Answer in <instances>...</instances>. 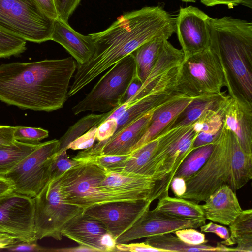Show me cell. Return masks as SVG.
<instances>
[{
	"mask_svg": "<svg viewBox=\"0 0 252 252\" xmlns=\"http://www.w3.org/2000/svg\"><path fill=\"white\" fill-rule=\"evenodd\" d=\"M175 32V18L159 6L144 7L121 15L104 31L90 34L94 52L77 65L67 96H73L100 74L144 43L155 38H169Z\"/></svg>",
	"mask_w": 252,
	"mask_h": 252,
	"instance_id": "obj_1",
	"label": "cell"
},
{
	"mask_svg": "<svg viewBox=\"0 0 252 252\" xmlns=\"http://www.w3.org/2000/svg\"><path fill=\"white\" fill-rule=\"evenodd\" d=\"M77 63L71 56L0 65V100L23 109L50 112L67 98Z\"/></svg>",
	"mask_w": 252,
	"mask_h": 252,
	"instance_id": "obj_2",
	"label": "cell"
},
{
	"mask_svg": "<svg viewBox=\"0 0 252 252\" xmlns=\"http://www.w3.org/2000/svg\"><path fill=\"white\" fill-rule=\"evenodd\" d=\"M210 47L218 57L228 95L252 107V23L209 17Z\"/></svg>",
	"mask_w": 252,
	"mask_h": 252,
	"instance_id": "obj_3",
	"label": "cell"
},
{
	"mask_svg": "<svg viewBox=\"0 0 252 252\" xmlns=\"http://www.w3.org/2000/svg\"><path fill=\"white\" fill-rule=\"evenodd\" d=\"M232 133L223 125L214 141L211 154L204 165L187 179L181 197L197 203L205 200L221 186H229L231 177Z\"/></svg>",
	"mask_w": 252,
	"mask_h": 252,
	"instance_id": "obj_4",
	"label": "cell"
},
{
	"mask_svg": "<svg viewBox=\"0 0 252 252\" xmlns=\"http://www.w3.org/2000/svg\"><path fill=\"white\" fill-rule=\"evenodd\" d=\"M224 86L221 63L211 47L184 58L177 75V87L180 92L197 98L220 94Z\"/></svg>",
	"mask_w": 252,
	"mask_h": 252,
	"instance_id": "obj_5",
	"label": "cell"
},
{
	"mask_svg": "<svg viewBox=\"0 0 252 252\" xmlns=\"http://www.w3.org/2000/svg\"><path fill=\"white\" fill-rule=\"evenodd\" d=\"M54 20L34 0H0V30L26 41L50 40Z\"/></svg>",
	"mask_w": 252,
	"mask_h": 252,
	"instance_id": "obj_6",
	"label": "cell"
},
{
	"mask_svg": "<svg viewBox=\"0 0 252 252\" xmlns=\"http://www.w3.org/2000/svg\"><path fill=\"white\" fill-rule=\"evenodd\" d=\"M111 67L85 97L72 107L74 114L87 111L105 113L120 105L124 94L136 73L133 54L126 56Z\"/></svg>",
	"mask_w": 252,
	"mask_h": 252,
	"instance_id": "obj_7",
	"label": "cell"
},
{
	"mask_svg": "<svg viewBox=\"0 0 252 252\" xmlns=\"http://www.w3.org/2000/svg\"><path fill=\"white\" fill-rule=\"evenodd\" d=\"M33 199L34 232L37 240L50 237L61 240L66 224L84 211L81 207L63 201L57 178L50 179Z\"/></svg>",
	"mask_w": 252,
	"mask_h": 252,
	"instance_id": "obj_8",
	"label": "cell"
},
{
	"mask_svg": "<svg viewBox=\"0 0 252 252\" xmlns=\"http://www.w3.org/2000/svg\"><path fill=\"white\" fill-rule=\"evenodd\" d=\"M59 140L40 143L16 166L4 175L13 183L14 192L31 198L36 196L50 180L51 169Z\"/></svg>",
	"mask_w": 252,
	"mask_h": 252,
	"instance_id": "obj_9",
	"label": "cell"
},
{
	"mask_svg": "<svg viewBox=\"0 0 252 252\" xmlns=\"http://www.w3.org/2000/svg\"><path fill=\"white\" fill-rule=\"evenodd\" d=\"M34 210L33 198L13 192L0 199V233L7 234L17 240L36 239Z\"/></svg>",
	"mask_w": 252,
	"mask_h": 252,
	"instance_id": "obj_10",
	"label": "cell"
},
{
	"mask_svg": "<svg viewBox=\"0 0 252 252\" xmlns=\"http://www.w3.org/2000/svg\"><path fill=\"white\" fill-rule=\"evenodd\" d=\"M151 203L144 200L111 202L91 206L84 213L102 223L116 240L149 210Z\"/></svg>",
	"mask_w": 252,
	"mask_h": 252,
	"instance_id": "obj_11",
	"label": "cell"
},
{
	"mask_svg": "<svg viewBox=\"0 0 252 252\" xmlns=\"http://www.w3.org/2000/svg\"><path fill=\"white\" fill-rule=\"evenodd\" d=\"M209 16L192 6L181 8L175 18V32L184 58L210 47Z\"/></svg>",
	"mask_w": 252,
	"mask_h": 252,
	"instance_id": "obj_12",
	"label": "cell"
},
{
	"mask_svg": "<svg viewBox=\"0 0 252 252\" xmlns=\"http://www.w3.org/2000/svg\"><path fill=\"white\" fill-rule=\"evenodd\" d=\"M206 221L182 218L155 209L147 211L128 230L116 239V243H126L131 241L166 233H173L179 229L197 228Z\"/></svg>",
	"mask_w": 252,
	"mask_h": 252,
	"instance_id": "obj_13",
	"label": "cell"
},
{
	"mask_svg": "<svg viewBox=\"0 0 252 252\" xmlns=\"http://www.w3.org/2000/svg\"><path fill=\"white\" fill-rule=\"evenodd\" d=\"M189 126L190 125L178 127L168 126L156 137L132 151L125 166L119 173L126 176L152 179L155 158Z\"/></svg>",
	"mask_w": 252,
	"mask_h": 252,
	"instance_id": "obj_14",
	"label": "cell"
},
{
	"mask_svg": "<svg viewBox=\"0 0 252 252\" xmlns=\"http://www.w3.org/2000/svg\"><path fill=\"white\" fill-rule=\"evenodd\" d=\"M65 236L97 252H115L116 240L100 221L84 212L72 218L62 231Z\"/></svg>",
	"mask_w": 252,
	"mask_h": 252,
	"instance_id": "obj_15",
	"label": "cell"
},
{
	"mask_svg": "<svg viewBox=\"0 0 252 252\" xmlns=\"http://www.w3.org/2000/svg\"><path fill=\"white\" fill-rule=\"evenodd\" d=\"M155 110L140 116L109 139L99 141L91 147L79 152L76 156L130 154L147 130Z\"/></svg>",
	"mask_w": 252,
	"mask_h": 252,
	"instance_id": "obj_16",
	"label": "cell"
},
{
	"mask_svg": "<svg viewBox=\"0 0 252 252\" xmlns=\"http://www.w3.org/2000/svg\"><path fill=\"white\" fill-rule=\"evenodd\" d=\"M201 205L204 217L213 222L229 225L242 212L235 191L224 184L212 193Z\"/></svg>",
	"mask_w": 252,
	"mask_h": 252,
	"instance_id": "obj_17",
	"label": "cell"
},
{
	"mask_svg": "<svg viewBox=\"0 0 252 252\" xmlns=\"http://www.w3.org/2000/svg\"><path fill=\"white\" fill-rule=\"evenodd\" d=\"M223 125L236 136L242 149L252 154V107L229 96L224 107Z\"/></svg>",
	"mask_w": 252,
	"mask_h": 252,
	"instance_id": "obj_18",
	"label": "cell"
},
{
	"mask_svg": "<svg viewBox=\"0 0 252 252\" xmlns=\"http://www.w3.org/2000/svg\"><path fill=\"white\" fill-rule=\"evenodd\" d=\"M51 40L63 46L75 60L77 66L87 62L94 52V43L90 34L77 32L68 23L59 19L54 20Z\"/></svg>",
	"mask_w": 252,
	"mask_h": 252,
	"instance_id": "obj_19",
	"label": "cell"
},
{
	"mask_svg": "<svg viewBox=\"0 0 252 252\" xmlns=\"http://www.w3.org/2000/svg\"><path fill=\"white\" fill-rule=\"evenodd\" d=\"M194 98L184 95L170 101L155 110L147 130L132 151L158 135Z\"/></svg>",
	"mask_w": 252,
	"mask_h": 252,
	"instance_id": "obj_20",
	"label": "cell"
},
{
	"mask_svg": "<svg viewBox=\"0 0 252 252\" xmlns=\"http://www.w3.org/2000/svg\"><path fill=\"white\" fill-rule=\"evenodd\" d=\"M225 92L193 99L168 126L178 127L189 125L195 122L206 111L220 108L224 104L229 97Z\"/></svg>",
	"mask_w": 252,
	"mask_h": 252,
	"instance_id": "obj_21",
	"label": "cell"
},
{
	"mask_svg": "<svg viewBox=\"0 0 252 252\" xmlns=\"http://www.w3.org/2000/svg\"><path fill=\"white\" fill-rule=\"evenodd\" d=\"M231 169L229 186L234 191L244 186L252 178V154L242 149L233 133Z\"/></svg>",
	"mask_w": 252,
	"mask_h": 252,
	"instance_id": "obj_22",
	"label": "cell"
},
{
	"mask_svg": "<svg viewBox=\"0 0 252 252\" xmlns=\"http://www.w3.org/2000/svg\"><path fill=\"white\" fill-rule=\"evenodd\" d=\"M155 248L163 250L165 252H235L234 248L226 247L222 243H218L214 247L202 244L190 245L187 244L171 233H166L147 237L145 241Z\"/></svg>",
	"mask_w": 252,
	"mask_h": 252,
	"instance_id": "obj_23",
	"label": "cell"
},
{
	"mask_svg": "<svg viewBox=\"0 0 252 252\" xmlns=\"http://www.w3.org/2000/svg\"><path fill=\"white\" fill-rule=\"evenodd\" d=\"M158 200L156 210L179 218L206 220L201 205L193 201L168 195Z\"/></svg>",
	"mask_w": 252,
	"mask_h": 252,
	"instance_id": "obj_24",
	"label": "cell"
},
{
	"mask_svg": "<svg viewBox=\"0 0 252 252\" xmlns=\"http://www.w3.org/2000/svg\"><path fill=\"white\" fill-rule=\"evenodd\" d=\"M168 38L167 36L155 38L132 53L135 61L136 73L143 82L151 73L164 41Z\"/></svg>",
	"mask_w": 252,
	"mask_h": 252,
	"instance_id": "obj_25",
	"label": "cell"
},
{
	"mask_svg": "<svg viewBox=\"0 0 252 252\" xmlns=\"http://www.w3.org/2000/svg\"><path fill=\"white\" fill-rule=\"evenodd\" d=\"M231 245L236 252H252V210H243L228 225Z\"/></svg>",
	"mask_w": 252,
	"mask_h": 252,
	"instance_id": "obj_26",
	"label": "cell"
},
{
	"mask_svg": "<svg viewBox=\"0 0 252 252\" xmlns=\"http://www.w3.org/2000/svg\"><path fill=\"white\" fill-rule=\"evenodd\" d=\"M39 144H30L15 140L11 144L0 146V175H5L10 172L33 152Z\"/></svg>",
	"mask_w": 252,
	"mask_h": 252,
	"instance_id": "obj_27",
	"label": "cell"
},
{
	"mask_svg": "<svg viewBox=\"0 0 252 252\" xmlns=\"http://www.w3.org/2000/svg\"><path fill=\"white\" fill-rule=\"evenodd\" d=\"M112 111L102 114H90L80 119L70 126L59 140L57 153L67 150L68 145L94 126H98L111 114Z\"/></svg>",
	"mask_w": 252,
	"mask_h": 252,
	"instance_id": "obj_28",
	"label": "cell"
},
{
	"mask_svg": "<svg viewBox=\"0 0 252 252\" xmlns=\"http://www.w3.org/2000/svg\"><path fill=\"white\" fill-rule=\"evenodd\" d=\"M213 147V143L191 151L183 160L174 177H181L186 181L194 175L206 163Z\"/></svg>",
	"mask_w": 252,
	"mask_h": 252,
	"instance_id": "obj_29",
	"label": "cell"
},
{
	"mask_svg": "<svg viewBox=\"0 0 252 252\" xmlns=\"http://www.w3.org/2000/svg\"><path fill=\"white\" fill-rule=\"evenodd\" d=\"M225 103L219 109L208 110L202 114L193 123L194 130L197 133L203 132L214 135L219 134L223 126Z\"/></svg>",
	"mask_w": 252,
	"mask_h": 252,
	"instance_id": "obj_30",
	"label": "cell"
},
{
	"mask_svg": "<svg viewBox=\"0 0 252 252\" xmlns=\"http://www.w3.org/2000/svg\"><path fill=\"white\" fill-rule=\"evenodd\" d=\"M130 154L126 155H106L78 156L72 159L78 162H90L108 171L119 172L125 166Z\"/></svg>",
	"mask_w": 252,
	"mask_h": 252,
	"instance_id": "obj_31",
	"label": "cell"
},
{
	"mask_svg": "<svg viewBox=\"0 0 252 252\" xmlns=\"http://www.w3.org/2000/svg\"><path fill=\"white\" fill-rule=\"evenodd\" d=\"M26 41L0 30V58L19 56L26 50Z\"/></svg>",
	"mask_w": 252,
	"mask_h": 252,
	"instance_id": "obj_32",
	"label": "cell"
},
{
	"mask_svg": "<svg viewBox=\"0 0 252 252\" xmlns=\"http://www.w3.org/2000/svg\"><path fill=\"white\" fill-rule=\"evenodd\" d=\"M13 136L15 140L30 144H39L40 141L47 138L48 130L37 127L15 126Z\"/></svg>",
	"mask_w": 252,
	"mask_h": 252,
	"instance_id": "obj_33",
	"label": "cell"
},
{
	"mask_svg": "<svg viewBox=\"0 0 252 252\" xmlns=\"http://www.w3.org/2000/svg\"><path fill=\"white\" fill-rule=\"evenodd\" d=\"M67 150L57 153L51 169L50 179H56L64 172L78 164V162L69 158Z\"/></svg>",
	"mask_w": 252,
	"mask_h": 252,
	"instance_id": "obj_34",
	"label": "cell"
},
{
	"mask_svg": "<svg viewBox=\"0 0 252 252\" xmlns=\"http://www.w3.org/2000/svg\"><path fill=\"white\" fill-rule=\"evenodd\" d=\"M174 233L184 242L190 245H200L208 242L204 234L192 228L179 229Z\"/></svg>",
	"mask_w": 252,
	"mask_h": 252,
	"instance_id": "obj_35",
	"label": "cell"
},
{
	"mask_svg": "<svg viewBox=\"0 0 252 252\" xmlns=\"http://www.w3.org/2000/svg\"><path fill=\"white\" fill-rule=\"evenodd\" d=\"M58 18L68 23V19L81 0H53Z\"/></svg>",
	"mask_w": 252,
	"mask_h": 252,
	"instance_id": "obj_36",
	"label": "cell"
},
{
	"mask_svg": "<svg viewBox=\"0 0 252 252\" xmlns=\"http://www.w3.org/2000/svg\"><path fill=\"white\" fill-rule=\"evenodd\" d=\"M97 127V126H94L70 143L66 149L83 150L91 147L96 139Z\"/></svg>",
	"mask_w": 252,
	"mask_h": 252,
	"instance_id": "obj_37",
	"label": "cell"
},
{
	"mask_svg": "<svg viewBox=\"0 0 252 252\" xmlns=\"http://www.w3.org/2000/svg\"><path fill=\"white\" fill-rule=\"evenodd\" d=\"M37 239L31 241H21L16 240L13 243L5 247L2 250L7 251H27V252H49V249L40 246L37 243Z\"/></svg>",
	"mask_w": 252,
	"mask_h": 252,
	"instance_id": "obj_38",
	"label": "cell"
},
{
	"mask_svg": "<svg viewBox=\"0 0 252 252\" xmlns=\"http://www.w3.org/2000/svg\"><path fill=\"white\" fill-rule=\"evenodd\" d=\"M115 252H165L164 250L153 247L145 242L130 244L116 243Z\"/></svg>",
	"mask_w": 252,
	"mask_h": 252,
	"instance_id": "obj_39",
	"label": "cell"
},
{
	"mask_svg": "<svg viewBox=\"0 0 252 252\" xmlns=\"http://www.w3.org/2000/svg\"><path fill=\"white\" fill-rule=\"evenodd\" d=\"M117 126V120L114 118L107 119L97 127L96 139L103 141L111 138L115 133Z\"/></svg>",
	"mask_w": 252,
	"mask_h": 252,
	"instance_id": "obj_40",
	"label": "cell"
},
{
	"mask_svg": "<svg viewBox=\"0 0 252 252\" xmlns=\"http://www.w3.org/2000/svg\"><path fill=\"white\" fill-rule=\"evenodd\" d=\"M202 232L214 233L224 240L220 243L223 245H231L230 234L228 229L222 225H219L212 221L204 224L200 227Z\"/></svg>",
	"mask_w": 252,
	"mask_h": 252,
	"instance_id": "obj_41",
	"label": "cell"
},
{
	"mask_svg": "<svg viewBox=\"0 0 252 252\" xmlns=\"http://www.w3.org/2000/svg\"><path fill=\"white\" fill-rule=\"evenodd\" d=\"M143 83V82L139 77L136 71L135 75L127 87L121 100L120 105L126 103L130 100L141 88Z\"/></svg>",
	"mask_w": 252,
	"mask_h": 252,
	"instance_id": "obj_42",
	"label": "cell"
},
{
	"mask_svg": "<svg viewBox=\"0 0 252 252\" xmlns=\"http://www.w3.org/2000/svg\"><path fill=\"white\" fill-rule=\"evenodd\" d=\"M16 126L0 125V146L13 143L14 139L13 134Z\"/></svg>",
	"mask_w": 252,
	"mask_h": 252,
	"instance_id": "obj_43",
	"label": "cell"
},
{
	"mask_svg": "<svg viewBox=\"0 0 252 252\" xmlns=\"http://www.w3.org/2000/svg\"><path fill=\"white\" fill-rule=\"evenodd\" d=\"M41 10L49 18L56 20L58 15L53 0H34Z\"/></svg>",
	"mask_w": 252,
	"mask_h": 252,
	"instance_id": "obj_44",
	"label": "cell"
},
{
	"mask_svg": "<svg viewBox=\"0 0 252 252\" xmlns=\"http://www.w3.org/2000/svg\"><path fill=\"white\" fill-rule=\"evenodd\" d=\"M170 187L176 197L181 198L187 190L186 182L183 178L174 177Z\"/></svg>",
	"mask_w": 252,
	"mask_h": 252,
	"instance_id": "obj_45",
	"label": "cell"
},
{
	"mask_svg": "<svg viewBox=\"0 0 252 252\" xmlns=\"http://www.w3.org/2000/svg\"><path fill=\"white\" fill-rule=\"evenodd\" d=\"M219 134L214 135L203 132L198 133L193 142V150L200 147L213 143Z\"/></svg>",
	"mask_w": 252,
	"mask_h": 252,
	"instance_id": "obj_46",
	"label": "cell"
},
{
	"mask_svg": "<svg viewBox=\"0 0 252 252\" xmlns=\"http://www.w3.org/2000/svg\"><path fill=\"white\" fill-rule=\"evenodd\" d=\"M12 182L4 175H0V199L14 192Z\"/></svg>",
	"mask_w": 252,
	"mask_h": 252,
	"instance_id": "obj_47",
	"label": "cell"
},
{
	"mask_svg": "<svg viewBox=\"0 0 252 252\" xmlns=\"http://www.w3.org/2000/svg\"><path fill=\"white\" fill-rule=\"evenodd\" d=\"M49 252H96V250L91 248L90 247L79 245L77 247L71 248H56V249H49Z\"/></svg>",
	"mask_w": 252,
	"mask_h": 252,
	"instance_id": "obj_48",
	"label": "cell"
},
{
	"mask_svg": "<svg viewBox=\"0 0 252 252\" xmlns=\"http://www.w3.org/2000/svg\"><path fill=\"white\" fill-rule=\"evenodd\" d=\"M222 5H226L229 8H233L238 5H243L252 8V0H223Z\"/></svg>",
	"mask_w": 252,
	"mask_h": 252,
	"instance_id": "obj_49",
	"label": "cell"
},
{
	"mask_svg": "<svg viewBox=\"0 0 252 252\" xmlns=\"http://www.w3.org/2000/svg\"><path fill=\"white\" fill-rule=\"evenodd\" d=\"M17 239L5 233H0V250L14 242Z\"/></svg>",
	"mask_w": 252,
	"mask_h": 252,
	"instance_id": "obj_50",
	"label": "cell"
},
{
	"mask_svg": "<svg viewBox=\"0 0 252 252\" xmlns=\"http://www.w3.org/2000/svg\"><path fill=\"white\" fill-rule=\"evenodd\" d=\"M223 0H201V2L207 6H213L221 4Z\"/></svg>",
	"mask_w": 252,
	"mask_h": 252,
	"instance_id": "obj_51",
	"label": "cell"
},
{
	"mask_svg": "<svg viewBox=\"0 0 252 252\" xmlns=\"http://www.w3.org/2000/svg\"><path fill=\"white\" fill-rule=\"evenodd\" d=\"M182 1H185V2H195L196 0H181Z\"/></svg>",
	"mask_w": 252,
	"mask_h": 252,
	"instance_id": "obj_52",
	"label": "cell"
}]
</instances>
